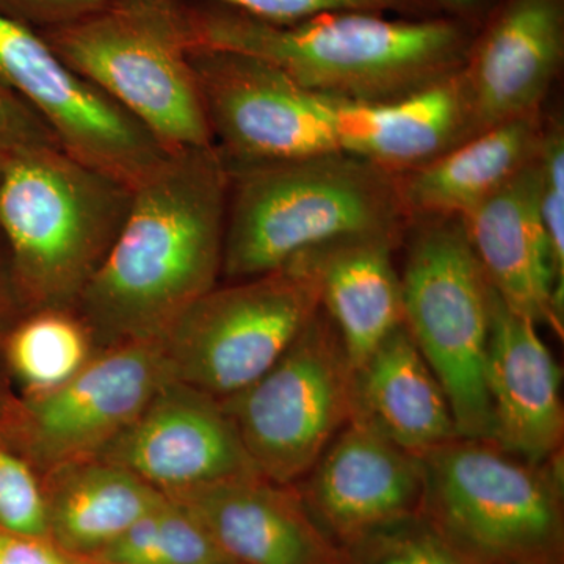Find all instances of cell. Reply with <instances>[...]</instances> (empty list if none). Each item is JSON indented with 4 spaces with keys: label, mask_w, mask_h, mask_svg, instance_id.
Returning <instances> with one entry per match:
<instances>
[{
    "label": "cell",
    "mask_w": 564,
    "mask_h": 564,
    "mask_svg": "<svg viewBox=\"0 0 564 564\" xmlns=\"http://www.w3.org/2000/svg\"><path fill=\"white\" fill-rule=\"evenodd\" d=\"M0 529L50 536L46 496L31 466L0 448Z\"/></svg>",
    "instance_id": "obj_27"
},
{
    "label": "cell",
    "mask_w": 564,
    "mask_h": 564,
    "mask_svg": "<svg viewBox=\"0 0 564 564\" xmlns=\"http://www.w3.org/2000/svg\"><path fill=\"white\" fill-rule=\"evenodd\" d=\"M18 307L22 306L20 299H18L17 289H14L13 278H11L6 243H3L2 237H0V323L7 321Z\"/></svg>",
    "instance_id": "obj_33"
},
{
    "label": "cell",
    "mask_w": 564,
    "mask_h": 564,
    "mask_svg": "<svg viewBox=\"0 0 564 564\" xmlns=\"http://www.w3.org/2000/svg\"><path fill=\"white\" fill-rule=\"evenodd\" d=\"M87 563L232 564L198 518L169 496Z\"/></svg>",
    "instance_id": "obj_24"
},
{
    "label": "cell",
    "mask_w": 564,
    "mask_h": 564,
    "mask_svg": "<svg viewBox=\"0 0 564 564\" xmlns=\"http://www.w3.org/2000/svg\"><path fill=\"white\" fill-rule=\"evenodd\" d=\"M247 129L265 161L345 154L397 173L467 139L470 117L458 73L389 102L323 95L272 73L252 93Z\"/></svg>",
    "instance_id": "obj_5"
},
{
    "label": "cell",
    "mask_w": 564,
    "mask_h": 564,
    "mask_svg": "<svg viewBox=\"0 0 564 564\" xmlns=\"http://www.w3.org/2000/svg\"><path fill=\"white\" fill-rule=\"evenodd\" d=\"M0 564H84L50 536H25L0 529Z\"/></svg>",
    "instance_id": "obj_31"
},
{
    "label": "cell",
    "mask_w": 564,
    "mask_h": 564,
    "mask_svg": "<svg viewBox=\"0 0 564 564\" xmlns=\"http://www.w3.org/2000/svg\"><path fill=\"white\" fill-rule=\"evenodd\" d=\"M350 422L419 458L459 437L447 393L406 326L352 372Z\"/></svg>",
    "instance_id": "obj_19"
},
{
    "label": "cell",
    "mask_w": 564,
    "mask_h": 564,
    "mask_svg": "<svg viewBox=\"0 0 564 564\" xmlns=\"http://www.w3.org/2000/svg\"><path fill=\"white\" fill-rule=\"evenodd\" d=\"M422 516L474 564H563V452L533 464L456 437L421 456Z\"/></svg>",
    "instance_id": "obj_7"
},
{
    "label": "cell",
    "mask_w": 564,
    "mask_h": 564,
    "mask_svg": "<svg viewBox=\"0 0 564 564\" xmlns=\"http://www.w3.org/2000/svg\"><path fill=\"white\" fill-rule=\"evenodd\" d=\"M169 497L198 518L232 564H356L296 486L250 474Z\"/></svg>",
    "instance_id": "obj_16"
},
{
    "label": "cell",
    "mask_w": 564,
    "mask_h": 564,
    "mask_svg": "<svg viewBox=\"0 0 564 564\" xmlns=\"http://www.w3.org/2000/svg\"><path fill=\"white\" fill-rule=\"evenodd\" d=\"M352 372L321 307L261 378L220 400L262 477L296 486L310 474L351 421Z\"/></svg>",
    "instance_id": "obj_10"
},
{
    "label": "cell",
    "mask_w": 564,
    "mask_h": 564,
    "mask_svg": "<svg viewBox=\"0 0 564 564\" xmlns=\"http://www.w3.org/2000/svg\"><path fill=\"white\" fill-rule=\"evenodd\" d=\"M564 61V0H499L462 68L473 133L536 115Z\"/></svg>",
    "instance_id": "obj_15"
},
{
    "label": "cell",
    "mask_w": 564,
    "mask_h": 564,
    "mask_svg": "<svg viewBox=\"0 0 564 564\" xmlns=\"http://www.w3.org/2000/svg\"><path fill=\"white\" fill-rule=\"evenodd\" d=\"M44 147L61 144L35 111L0 87V155Z\"/></svg>",
    "instance_id": "obj_29"
},
{
    "label": "cell",
    "mask_w": 564,
    "mask_h": 564,
    "mask_svg": "<svg viewBox=\"0 0 564 564\" xmlns=\"http://www.w3.org/2000/svg\"><path fill=\"white\" fill-rule=\"evenodd\" d=\"M44 496L51 540L82 562L166 499L139 475L99 458L50 470Z\"/></svg>",
    "instance_id": "obj_22"
},
{
    "label": "cell",
    "mask_w": 564,
    "mask_h": 564,
    "mask_svg": "<svg viewBox=\"0 0 564 564\" xmlns=\"http://www.w3.org/2000/svg\"><path fill=\"white\" fill-rule=\"evenodd\" d=\"M272 24H293L339 11L393 13L403 18L441 14L430 0H196Z\"/></svg>",
    "instance_id": "obj_25"
},
{
    "label": "cell",
    "mask_w": 564,
    "mask_h": 564,
    "mask_svg": "<svg viewBox=\"0 0 564 564\" xmlns=\"http://www.w3.org/2000/svg\"><path fill=\"white\" fill-rule=\"evenodd\" d=\"M541 150V148H540ZM540 154L462 218L470 247L500 300L563 337L554 267L541 218Z\"/></svg>",
    "instance_id": "obj_17"
},
{
    "label": "cell",
    "mask_w": 564,
    "mask_h": 564,
    "mask_svg": "<svg viewBox=\"0 0 564 564\" xmlns=\"http://www.w3.org/2000/svg\"><path fill=\"white\" fill-rule=\"evenodd\" d=\"M132 193L61 147L0 155V237L22 307H76L128 218Z\"/></svg>",
    "instance_id": "obj_4"
},
{
    "label": "cell",
    "mask_w": 564,
    "mask_h": 564,
    "mask_svg": "<svg viewBox=\"0 0 564 564\" xmlns=\"http://www.w3.org/2000/svg\"><path fill=\"white\" fill-rule=\"evenodd\" d=\"M169 494L259 474L220 400L170 381L98 456Z\"/></svg>",
    "instance_id": "obj_14"
},
{
    "label": "cell",
    "mask_w": 564,
    "mask_h": 564,
    "mask_svg": "<svg viewBox=\"0 0 564 564\" xmlns=\"http://www.w3.org/2000/svg\"><path fill=\"white\" fill-rule=\"evenodd\" d=\"M541 218L554 267L556 306L564 314V133L554 126L540 150Z\"/></svg>",
    "instance_id": "obj_28"
},
{
    "label": "cell",
    "mask_w": 564,
    "mask_h": 564,
    "mask_svg": "<svg viewBox=\"0 0 564 564\" xmlns=\"http://www.w3.org/2000/svg\"><path fill=\"white\" fill-rule=\"evenodd\" d=\"M10 334L7 350L18 378L31 395L50 392L90 361L93 340L74 310L31 311Z\"/></svg>",
    "instance_id": "obj_23"
},
{
    "label": "cell",
    "mask_w": 564,
    "mask_h": 564,
    "mask_svg": "<svg viewBox=\"0 0 564 564\" xmlns=\"http://www.w3.org/2000/svg\"><path fill=\"white\" fill-rule=\"evenodd\" d=\"M296 488L318 524L350 552L422 514L425 469L419 456L350 422Z\"/></svg>",
    "instance_id": "obj_13"
},
{
    "label": "cell",
    "mask_w": 564,
    "mask_h": 564,
    "mask_svg": "<svg viewBox=\"0 0 564 564\" xmlns=\"http://www.w3.org/2000/svg\"><path fill=\"white\" fill-rule=\"evenodd\" d=\"M39 33L166 150L214 144L184 0H109L90 17Z\"/></svg>",
    "instance_id": "obj_6"
},
{
    "label": "cell",
    "mask_w": 564,
    "mask_h": 564,
    "mask_svg": "<svg viewBox=\"0 0 564 564\" xmlns=\"http://www.w3.org/2000/svg\"><path fill=\"white\" fill-rule=\"evenodd\" d=\"M223 161L228 206L221 274L231 282L273 272L334 240L399 236L406 212L400 181L377 163L345 154Z\"/></svg>",
    "instance_id": "obj_3"
},
{
    "label": "cell",
    "mask_w": 564,
    "mask_h": 564,
    "mask_svg": "<svg viewBox=\"0 0 564 564\" xmlns=\"http://www.w3.org/2000/svg\"><path fill=\"white\" fill-rule=\"evenodd\" d=\"M486 388L492 443L533 464L562 454V370L538 325L513 313L494 289Z\"/></svg>",
    "instance_id": "obj_18"
},
{
    "label": "cell",
    "mask_w": 564,
    "mask_h": 564,
    "mask_svg": "<svg viewBox=\"0 0 564 564\" xmlns=\"http://www.w3.org/2000/svg\"><path fill=\"white\" fill-rule=\"evenodd\" d=\"M107 3L109 0H0V13L44 32L90 17Z\"/></svg>",
    "instance_id": "obj_30"
},
{
    "label": "cell",
    "mask_w": 564,
    "mask_h": 564,
    "mask_svg": "<svg viewBox=\"0 0 564 564\" xmlns=\"http://www.w3.org/2000/svg\"><path fill=\"white\" fill-rule=\"evenodd\" d=\"M397 237H347L302 254L352 369L404 325L402 280L392 261Z\"/></svg>",
    "instance_id": "obj_20"
},
{
    "label": "cell",
    "mask_w": 564,
    "mask_h": 564,
    "mask_svg": "<svg viewBox=\"0 0 564 564\" xmlns=\"http://www.w3.org/2000/svg\"><path fill=\"white\" fill-rule=\"evenodd\" d=\"M430 2L441 14L456 18L478 29L499 0H430Z\"/></svg>",
    "instance_id": "obj_32"
},
{
    "label": "cell",
    "mask_w": 564,
    "mask_h": 564,
    "mask_svg": "<svg viewBox=\"0 0 564 564\" xmlns=\"http://www.w3.org/2000/svg\"><path fill=\"white\" fill-rule=\"evenodd\" d=\"M104 350L66 383L31 395L14 414L25 451L47 473L98 458L173 381L161 339Z\"/></svg>",
    "instance_id": "obj_12"
},
{
    "label": "cell",
    "mask_w": 564,
    "mask_h": 564,
    "mask_svg": "<svg viewBox=\"0 0 564 564\" xmlns=\"http://www.w3.org/2000/svg\"><path fill=\"white\" fill-rule=\"evenodd\" d=\"M400 280L404 326L447 393L459 437L492 441L486 388L492 288L462 218H426Z\"/></svg>",
    "instance_id": "obj_8"
},
{
    "label": "cell",
    "mask_w": 564,
    "mask_h": 564,
    "mask_svg": "<svg viewBox=\"0 0 564 564\" xmlns=\"http://www.w3.org/2000/svg\"><path fill=\"white\" fill-rule=\"evenodd\" d=\"M192 50L248 55L300 87L361 102L406 98L463 68L477 28L456 18L339 11L272 24L184 0Z\"/></svg>",
    "instance_id": "obj_2"
},
{
    "label": "cell",
    "mask_w": 564,
    "mask_h": 564,
    "mask_svg": "<svg viewBox=\"0 0 564 564\" xmlns=\"http://www.w3.org/2000/svg\"><path fill=\"white\" fill-rule=\"evenodd\" d=\"M0 87L39 115L63 151L132 191L172 152L70 69L39 32L2 13Z\"/></svg>",
    "instance_id": "obj_11"
},
{
    "label": "cell",
    "mask_w": 564,
    "mask_h": 564,
    "mask_svg": "<svg viewBox=\"0 0 564 564\" xmlns=\"http://www.w3.org/2000/svg\"><path fill=\"white\" fill-rule=\"evenodd\" d=\"M350 554L356 564H474L422 514L373 534Z\"/></svg>",
    "instance_id": "obj_26"
},
{
    "label": "cell",
    "mask_w": 564,
    "mask_h": 564,
    "mask_svg": "<svg viewBox=\"0 0 564 564\" xmlns=\"http://www.w3.org/2000/svg\"><path fill=\"white\" fill-rule=\"evenodd\" d=\"M228 172L210 147L170 152L133 188L131 210L76 311L104 348L161 339L217 285Z\"/></svg>",
    "instance_id": "obj_1"
},
{
    "label": "cell",
    "mask_w": 564,
    "mask_h": 564,
    "mask_svg": "<svg viewBox=\"0 0 564 564\" xmlns=\"http://www.w3.org/2000/svg\"><path fill=\"white\" fill-rule=\"evenodd\" d=\"M318 311L317 281L302 254L273 272L215 285L161 337L173 381L228 399L261 378Z\"/></svg>",
    "instance_id": "obj_9"
},
{
    "label": "cell",
    "mask_w": 564,
    "mask_h": 564,
    "mask_svg": "<svg viewBox=\"0 0 564 564\" xmlns=\"http://www.w3.org/2000/svg\"><path fill=\"white\" fill-rule=\"evenodd\" d=\"M543 137L536 115H529L459 141L399 180L404 209L463 217L534 161Z\"/></svg>",
    "instance_id": "obj_21"
}]
</instances>
